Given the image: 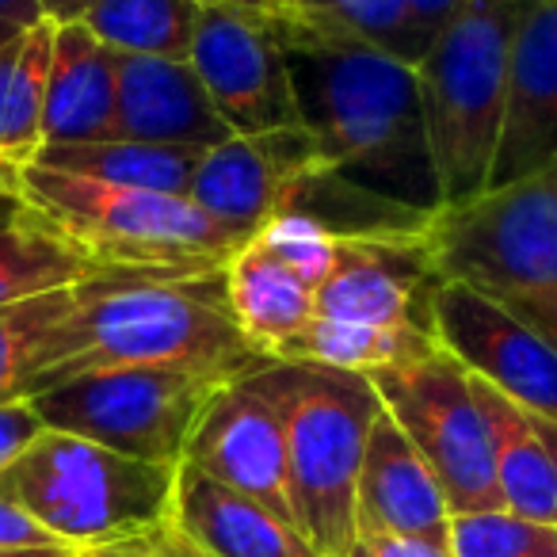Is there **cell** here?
Masks as SVG:
<instances>
[{
  "instance_id": "74e56055",
  "label": "cell",
  "mask_w": 557,
  "mask_h": 557,
  "mask_svg": "<svg viewBox=\"0 0 557 557\" xmlns=\"http://www.w3.org/2000/svg\"><path fill=\"white\" fill-rule=\"evenodd\" d=\"M77 549L70 546H20V549H0V557H73Z\"/></svg>"
},
{
  "instance_id": "ab89813d",
  "label": "cell",
  "mask_w": 557,
  "mask_h": 557,
  "mask_svg": "<svg viewBox=\"0 0 557 557\" xmlns=\"http://www.w3.org/2000/svg\"><path fill=\"white\" fill-rule=\"evenodd\" d=\"M12 35H16V27H9V24H0V47H4V42L12 39Z\"/></svg>"
},
{
  "instance_id": "603a6c76",
  "label": "cell",
  "mask_w": 557,
  "mask_h": 557,
  "mask_svg": "<svg viewBox=\"0 0 557 557\" xmlns=\"http://www.w3.org/2000/svg\"><path fill=\"white\" fill-rule=\"evenodd\" d=\"M100 271V263L88 260L65 233H58L35 210L0 222V310L77 287Z\"/></svg>"
},
{
  "instance_id": "e575fe53",
  "label": "cell",
  "mask_w": 557,
  "mask_h": 557,
  "mask_svg": "<svg viewBox=\"0 0 557 557\" xmlns=\"http://www.w3.org/2000/svg\"><path fill=\"white\" fill-rule=\"evenodd\" d=\"M462 9V0H412V12H417V24L428 39L443 32V27L455 20V12Z\"/></svg>"
},
{
  "instance_id": "5bb4252c",
  "label": "cell",
  "mask_w": 557,
  "mask_h": 557,
  "mask_svg": "<svg viewBox=\"0 0 557 557\" xmlns=\"http://www.w3.org/2000/svg\"><path fill=\"white\" fill-rule=\"evenodd\" d=\"M440 278L420 237H348L341 240L333 275L318 290V313L379 329L432 333V290Z\"/></svg>"
},
{
  "instance_id": "2e32d148",
  "label": "cell",
  "mask_w": 557,
  "mask_h": 557,
  "mask_svg": "<svg viewBox=\"0 0 557 557\" xmlns=\"http://www.w3.org/2000/svg\"><path fill=\"white\" fill-rule=\"evenodd\" d=\"M115 138L184 149H214L233 138L191 62L115 54Z\"/></svg>"
},
{
  "instance_id": "5b68a950",
  "label": "cell",
  "mask_w": 557,
  "mask_h": 557,
  "mask_svg": "<svg viewBox=\"0 0 557 557\" xmlns=\"http://www.w3.org/2000/svg\"><path fill=\"white\" fill-rule=\"evenodd\" d=\"M527 0H462L417 65L428 153L443 207L488 191L508 103L511 39Z\"/></svg>"
},
{
  "instance_id": "d4e9b609",
  "label": "cell",
  "mask_w": 557,
  "mask_h": 557,
  "mask_svg": "<svg viewBox=\"0 0 557 557\" xmlns=\"http://www.w3.org/2000/svg\"><path fill=\"white\" fill-rule=\"evenodd\" d=\"M435 351V336L424 329H379V325H356V321L336 318H313L278 359L290 363H318L333 371L351 374H374L389 367L420 363Z\"/></svg>"
},
{
  "instance_id": "8992f818",
  "label": "cell",
  "mask_w": 557,
  "mask_h": 557,
  "mask_svg": "<svg viewBox=\"0 0 557 557\" xmlns=\"http://www.w3.org/2000/svg\"><path fill=\"white\" fill-rule=\"evenodd\" d=\"M24 202L100 268L210 275L248 240L191 195L115 187L39 164L24 169Z\"/></svg>"
},
{
  "instance_id": "ba28073f",
  "label": "cell",
  "mask_w": 557,
  "mask_h": 557,
  "mask_svg": "<svg viewBox=\"0 0 557 557\" xmlns=\"http://www.w3.org/2000/svg\"><path fill=\"white\" fill-rule=\"evenodd\" d=\"M233 379L180 367H108L27 397L42 424L138 462L180 466L207 405Z\"/></svg>"
},
{
  "instance_id": "8fae6325",
  "label": "cell",
  "mask_w": 557,
  "mask_h": 557,
  "mask_svg": "<svg viewBox=\"0 0 557 557\" xmlns=\"http://www.w3.org/2000/svg\"><path fill=\"white\" fill-rule=\"evenodd\" d=\"M432 336L473 379L557 424V348L531 325L466 283H435Z\"/></svg>"
},
{
  "instance_id": "83f0119b",
  "label": "cell",
  "mask_w": 557,
  "mask_h": 557,
  "mask_svg": "<svg viewBox=\"0 0 557 557\" xmlns=\"http://www.w3.org/2000/svg\"><path fill=\"white\" fill-rule=\"evenodd\" d=\"M73 290L77 287H65L54 290V295H42L32 298V302L4 306L0 310V405L27 401V382H32L35 356H39L50 329L73 306Z\"/></svg>"
},
{
  "instance_id": "e0dca14e",
  "label": "cell",
  "mask_w": 557,
  "mask_h": 557,
  "mask_svg": "<svg viewBox=\"0 0 557 557\" xmlns=\"http://www.w3.org/2000/svg\"><path fill=\"white\" fill-rule=\"evenodd\" d=\"M359 534H401V539L450 542V504L432 466L420 458L409 435L386 409L371 424L356 493Z\"/></svg>"
},
{
  "instance_id": "7c38bea8",
  "label": "cell",
  "mask_w": 557,
  "mask_h": 557,
  "mask_svg": "<svg viewBox=\"0 0 557 557\" xmlns=\"http://www.w3.org/2000/svg\"><path fill=\"white\" fill-rule=\"evenodd\" d=\"M252 374V371H248ZM240 379L225 382L207 405L184 462L199 466L202 473L218 478L222 485L260 500L278 519L295 523L290 504V470H287V432L275 405L256 389V382ZM298 527V523H295Z\"/></svg>"
},
{
  "instance_id": "836d02e7",
  "label": "cell",
  "mask_w": 557,
  "mask_h": 557,
  "mask_svg": "<svg viewBox=\"0 0 557 557\" xmlns=\"http://www.w3.org/2000/svg\"><path fill=\"white\" fill-rule=\"evenodd\" d=\"M27 210L32 207L24 202V169L0 157V222L27 214Z\"/></svg>"
},
{
  "instance_id": "7a4b0ae2",
  "label": "cell",
  "mask_w": 557,
  "mask_h": 557,
  "mask_svg": "<svg viewBox=\"0 0 557 557\" xmlns=\"http://www.w3.org/2000/svg\"><path fill=\"white\" fill-rule=\"evenodd\" d=\"M268 359L248 344L225 295V275L103 268L77 283L73 306L50 329L27 397L108 367H180L240 379Z\"/></svg>"
},
{
  "instance_id": "ffe728a7",
  "label": "cell",
  "mask_w": 557,
  "mask_h": 557,
  "mask_svg": "<svg viewBox=\"0 0 557 557\" xmlns=\"http://www.w3.org/2000/svg\"><path fill=\"white\" fill-rule=\"evenodd\" d=\"M115 50L85 24H58L42 111V146H81L115 138Z\"/></svg>"
},
{
  "instance_id": "9a60e30c",
  "label": "cell",
  "mask_w": 557,
  "mask_h": 557,
  "mask_svg": "<svg viewBox=\"0 0 557 557\" xmlns=\"http://www.w3.org/2000/svg\"><path fill=\"white\" fill-rule=\"evenodd\" d=\"M557 157V0H527L511 39L508 103L496 146L493 187L539 172Z\"/></svg>"
},
{
  "instance_id": "7402d4cb",
  "label": "cell",
  "mask_w": 557,
  "mask_h": 557,
  "mask_svg": "<svg viewBox=\"0 0 557 557\" xmlns=\"http://www.w3.org/2000/svg\"><path fill=\"white\" fill-rule=\"evenodd\" d=\"M202 153L207 149L108 138V141H81V146H42L32 164L70 172V176H85V180H103V184H115V187L187 195Z\"/></svg>"
},
{
  "instance_id": "d6a6232c",
  "label": "cell",
  "mask_w": 557,
  "mask_h": 557,
  "mask_svg": "<svg viewBox=\"0 0 557 557\" xmlns=\"http://www.w3.org/2000/svg\"><path fill=\"white\" fill-rule=\"evenodd\" d=\"M348 557H450V546L428 539H401V534H359Z\"/></svg>"
},
{
  "instance_id": "d590c367",
  "label": "cell",
  "mask_w": 557,
  "mask_h": 557,
  "mask_svg": "<svg viewBox=\"0 0 557 557\" xmlns=\"http://www.w3.org/2000/svg\"><path fill=\"white\" fill-rule=\"evenodd\" d=\"M42 20H47V16H42L39 0H0V24L16 27V32L42 24Z\"/></svg>"
},
{
  "instance_id": "60d3db41",
  "label": "cell",
  "mask_w": 557,
  "mask_h": 557,
  "mask_svg": "<svg viewBox=\"0 0 557 557\" xmlns=\"http://www.w3.org/2000/svg\"><path fill=\"white\" fill-rule=\"evenodd\" d=\"M9 222H12V218H9Z\"/></svg>"
},
{
  "instance_id": "8d00e7d4",
  "label": "cell",
  "mask_w": 557,
  "mask_h": 557,
  "mask_svg": "<svg viewBox=\"0 0 557 557\" xmlns=\"http://www.w3.org/2000/svg\"><path fill=\"white\" fill-rule=\"evenodd\" d=\"M39 4L50 24H81V16L92 9L96 0H39Z\"/></svg>"
},
{
  "instance_id": "52a82bcc",
  "label": "cell",
  "mask_w": 557,
  "mask_h": 557,
  "mask_svg": "<svg viewBox=\"0 0 557 557\" xmlns=\"http://www.w3.org/2000/svg\"><path fill=\"white\" fill-rule=\"evenodd\" d=\"M180 466L138 462L70 432H47L0 473V496L70 549L169 523Z\"/></svg>"
},
{
  "instance_id": "277c9868",
  "label": "cell",
  "mask_w": 557,
  "mask_h": 557,
  "mask_svg": "<svg viewBox=\"0 0 557 557\" xmlns=\"http://www.w3.org/2000/svg\"><path fill=\"white\" fill-rule=\"evenodd\" d=\"M424 252L440 283H466L557 348V157L462 207H440Z\"/></svg>"
},
{
  "instance_id": "484cf974",
  "label": "cell",
  "mask_w": 557,
  "mask_h": 557,
  "mask_svg": "<svg viewBox=\"0 0 557 557\" xmlns=\"http://www.w3.org/2000/svg\"><path fill=\"white\" fill-rule=\"evenodd\" d=\"M199 12V0H96L81 24L115 54L187 62Z\"/></svg>"
},
{
  "instance_id": "30bf717a",
  "label": "cell",
  "mask_w": 557,
  "mask_h": 557,
  "mask_svg": "<svg viewBox=\"0 0 557 557\" xmlns=\"http://www.w3.org/2000/svg\"><path fill=\"white\" fill-rule=\"evenodd\" d=\"M187 62L233 134L302 126L271 9L202 4Z\"/></svg>"
},
{
  "instance_id": "d6986e66",
  "label": "cell",
  "mask_w": 557,
  "mask_h": 557,
  "mask_svg": "<svg viewBox=\"0 0 557 557\" xmlns=\"http://www.w3.org/2000/svg\"><path fill=\"white\" fill-rule=\"evenodd\" d=\"M470 382L493 440L500 508L531 523L557 527V424L527 412L473 374Z\"/></svg>"
},
{
  "instance_id": "f35d334b",
  "label": "cell",
  "mask_w": 557,
  "mask_h": 557,
  "mask_svg": "<svg viewBox=\"0 0 557 557\" xmlns=\"http://www.w3.org/2000/svg\"><path fill=\"white\" fill-rule=\"evenodd\" d=\"M199 4H245V9H275L278 0H199Z\"/></svg>"
},
{
  "instance_id": "ac0fdd59",
  "label": "cell",
  "mask_w": 557,
  "mask_h": 557,
  "mask_svg": "<svg viewBox=\"0 0 557 557\" xmlns=\"http://www.w3.org/2000/svg\"><path fill=\"white\" fill-rule=\"evenodd\" d=\"M172 523L207 557H321L295 523L191 462L176 470Z\"/></svg>"
},
{
  "instance_id": "3957f363",
  "label": "cell",
  "mask_w": 557,
  "mask_h": 557,
  "mask_svg": "<svg viewBox=\"0 0 557 557\" xmlns=\"http://www.w3.org/2000/svg\"><path fill=\"white\" fill-rule=\"evenodd\" d=\"M248 379L275 405L287 432L290 504L298 531L321 557L356 546V493L371 424L382 401L367 374L268 359Z\"/></svg>"
},
{
  "instance_id": "f1b7e54d",
  "label": "cell",
  "mask_w": 557,
  "mask_h": 557,
  "mask_svg": "<svg viewBox=\"0 0 557 557\" xmlns=\"http://www.w3.org/2000/svg\"><path fill=\"white\" fill-rule=\"evenodd\" d=\"M450 557H557V527L511 511L450 516Z\"/></svg>"
},
{
  "instance_id": "4dcf8cb0",
  "label": "cell",
  "mask_w": 557,
  "mask_h": 557,
  "mask_svg": "<svg viewBox=\"0 0 557 557\" xmlns=\"http://www.w3.org/2000/svg\"><path fill=\"white\" fill-rule=\"evenodd\" d=\"M73 557H207V554L169 519V523L146 527V531L126 534V539L77 549Z\"/></svg>"
},
{
  "instance_id": "4fadbf2b",
  "label": "cell",
  "mask_w": 557,
  "mask_h": 557,
  "mask_svg": "<svg viewBox=\"0 0 557 557\" xmlns=\"http://www.w3.org/2000/svg\"><path fill=\"white\" fill-rule=\"evenodd\" d=\"M321 161L318 141L306 126H283L263 134H233L207 149L195 169L191 199L214 222L252 240L283 210L290 187Z\"/></svg>"
},
{
  "instance_id": "6da1fadb",
  "label": "cell",
  "mask_w": 557,
  "mask_h": 557,
  "mask_svg": "<svg viewBox=\"0 0 557 557\" xmlns=\"http://www.w3.org/2000/svg\"><path fill=\"white\" fill-rule=\"evenodd\" d=\"M302 126L329 169L412 210L443 207L428 153L417 70L367 42L275 4Z\"/></svg>"
},
{
  "instance_id": "f546056e",
  "label": "cell",
  "mask_w": 557,
  "mask_h": 557,
  "mask_svg": "<svg viewBox=\"0 0 557 557\" xmlns=\"http://www.w3.org/2000/svg\"><path fill=\"white\" fill-rule=\"evenodd\" d=\"M256 240L313 290H321V283L333 275L336 252H341V237H333L325 225L306 214H275L256 233Z\"/></svg>"
},
{
  "instance_id": "44dd1931",
  "label": "cell",
  "mask_w": 557,
  "mask_h": 557,
  "mask_svg": "<svg viewBox=\"0 0 557 557\" xmlns=\"http://www.w3.org/2000/svg\"><path fill=\"white\" fill-rule=\"evenodd\" d=\"M222 275L233 318L263 359H278V351L318 318V290L256 237L230 256Z\"/></svg>"
},
{
  "instance_id": "cb8c5ba5",
  "label": "cell",
  "mask_w": 557,
  "mask_h": 557,
  "mask_svg": "<svg viewBox=\"0 0 557 557\" xmlns=\"http://www.w3.org/2000/svg\"><path fill=\"white\" fill-rule=\"evenodd\" d=\"M54 32L58 24L42 20L0 47V157L20 169H27L42 149Z\"/></svg>"
},
{
  "instance_id": "9c48e42d",
  "label": "cell",
  "mask_w": 557,
  "mask_h": 557,
  "mask_svg": "<svg viewBox=\"0 0 557 557\" xmlns=\"http://www.w3.org/2000/svg\"><path fill=\"white\" fill-rule=\"evenodd\" d=\"M382 409L409 435L440 481L450 516L496 511L500 488L493 470V440L473 397V382L458 359L435 348L428 359L409 367L367 374Z\"/></svg>"
},
{
  "instance_id": "1f68e13d",
  "label": "cell",
  "mask_w": 557,
  "mask_h": 557,
  "mask_svg": "<svg viewBox=\"0 0 557 557\" xmlns=\"http://www.w3.org/2000/svg\"><path fill=\"white\" fill-rule=\"evenodd\" d=\"M47 432L42 417L32 401H9L0 405V473L9 470L39 435Z\"/></svg>"
},
{
  "instance_id": "4316f807",
  "label": "cell",
  "mask_w": 557,
  "mask_h": 557,
  "mask_svg": "<svg viewBox=\"0 0 557 557\" xmlns=\"http://www.w3.org/2000/svg\"><path fill=\"white\" fill-rule=\"evenodd\" d=\"M278 4L313 24L351 35L412 70L424 62L428 47H432V39L417 24L412 0H278Z\"/></svg>"
}]
</instances>
